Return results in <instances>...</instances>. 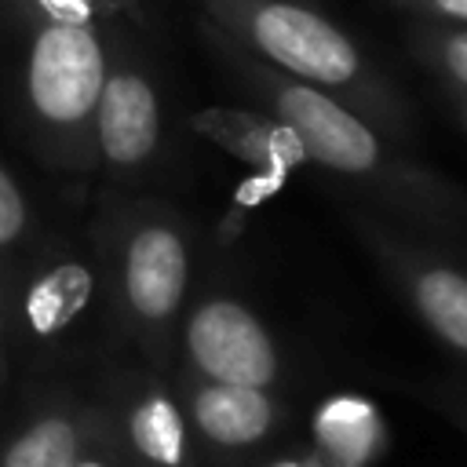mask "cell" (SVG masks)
I'll return each mask as SVG.
<instances>
[{"mask_svg": "<svg viewBox=\"0 0 467 467\" xmlns=\"http://www.w3.org/2000/svg\"><path fill=\"white\" fill-rule=\"evenodd\" d=\"M208 36L215 40L219 58L244 80L263 109L299 139L306 164H317L328 175L343 179L368 201L372 212L394 219L412 234L467 241V193L456 182L412 161L394 146L390 135H383L368 117H361L336 95L263 66L212 29Z\"/></svg>", "mask_w": 467, "mask_h": 467, "instance_id": "obj_1", "label": "cell"}, {"mask_svg": "<svg viewBox=\"0 0 467 467\" xmlns=\"http://www.w3.org/2000/svg\"><path fill=\"white\" fill-rule=\"evenodd\" d=\"M106 285L113 332L161 376L175 368V336L193 292L197 230L153 197L106 193L88 234Z\"/></svg>", "mask_w": 467, "mask_h": 467, "instance_id": "obj_2", "label": "cell"}, {"mask_svg": "<svg viewBox=\"0 0 467 467\" xmlns=\"http://www.w3.org/2000/svg\"><path fill=\"white\" fill-rule=\"evenodd\" d=\"M208 29L263 66L336 95L383 135H409V109L394 88L368 69L358 44L321 11L296 0H201Z\"/></svg>", "mask_w": 467, "mask_h": 467, "instance_id": "obj_3", "label": "cell"}, {"mask_svg": "<svg viewBox=\"0 0 467 467\" xmlns=\"http://www.w3.org/2000/svg\"><path fill=\"white\" fill-rule=\"evenodd\" d=\"M109 40L99 26L26 29L15 73L18 124L44 164L66 175H95L91 124L109 69Z\"/></svg>", "mask_w": 467, "mask_h": 467, "instance_id": "obj_4", "label": "cell"}, {"mask_svg": "<svg viewBox=\"0 0 467 467\" xmlns=\"http://www.w3.org/2000/svg\"><path fill=\"white\" fill-rule=\"evenodd\" d=\"M15 361H44L106 314L102 266L91 241H44L7 266ZM109 321V317H106Z\"/></svg>", "mask_w": 467, "mask_h": 467, "instance_id": "obj_5", "label": "cell"}, {"mask_svg": "<svg viewBox=\"0 0 467 467\" xmlns=\"http://www.w3.org/2000/svg\"><path fill=\"white\" fill-rule=\"evenodd\" d=\"M347 226L434 339L467 361V266L365 204L347 208Z\"/></svg>", "mask_w": 467, "mask_h": 467, "instance_id": "obj_6", "label": "cell"}, {"mask_svg": "<svg viewBox=\"0 0 467 467\" xmlns=\"http://www.w3.org/2000/svg\"><path fill=\"white\" fill-rule=\"evenodd\" d=\"M175 368L197 379L263 390L285 379L270 325L230 288H204L186 303L175 336Z\"/></svg>", "mask_w": 467, "mask_h": 467, "instance_id": "obj_7", "label": "cell"}, {"mask_svg": "<svg viewBox=\"0 0 467 467\" xmlns=\"http://www.w3.org/2000/svg\"><path fill=\"white\" fill-rule=\"evenodd\" d=\"M95 398L128 467H204L186 412L171 390V376L139 361L117 368Z\"/></svg>", "mask_w": 467, "mask_h": 467, "instance_id": "obj_8", "label": "cell"}, {"mask_svg": "<svg viewBox=\"0 0 467 467\" xmlns=\"http://www.w3.org/2000/svg\"><path fill=\"white\" fill-rule=\"evenodd\" d=\"M164 146V109L153 77L128 51L109 55L91 124L95 171L117 186L146 179Z\"/></svg>", "mask_w": 467, "mask_h": 467, "instance_id": "obj_9", "label": "cell"}, {"mask_svg": "<svg viewBox=\"0 0 467 467\" xmlns=\"http://www.w3.org/2000/svg\"><path fill=\"white\" fill-rule=\"evenodd\" d=\"M171 390L186 412L193 441L201 456L237 460L266 441L285 423V405L274 390L263 387H234L197 379L190 372H171Z\"/></svg>", "mask_w": 467, "mask_h": 467, "instance_id": "obj_10", "label": "cell"}, {"mask_svg": "<svg viewBox=\"0 0 467 467\" xmlns=\"http://www.w3.org/2000/svg\"><path fill=\"white\" fill-rule=\"evenodd\" d=\"M99 398L40 387L0 427V467H77L99 427Z\"/></svg>", "mask_w": 467, "mask_h": 467, "instance_id": "obj_11", "label": "cell"}, {"mask_svg": "<svg viewBox=\"0 0 467 467\" xmlns=\"http://www.w3.org/2000/svg\"><path fill=\"white\" fill-rule=\"evenodd\" d=\"M190 128L219 146L223 153H230L234 161H241L244 168H252L255 175H270V179H285L296 168L306 164V153L299 146V139L266 109H241V106H208L190 113Z\"/></svg>", "mask_w": 467, "mask_h": 467, "instance_id": "obj_12", "label": "cell"}, {"mask_svg": "<svg viewBox=\"0 0 467 467\" xmlns=\"http://www.w3.org/2000/svg\"><path fill=\"white\" fill-rule=\"evenodd\" d=\"M314 452L328 467H365L383 445L379 412L358 398H332L314 416Z\"/></svg>", "mask_w": 467, "mask_h": 467, "instance_id": "obj_13", "label": "cell"}, {"mask_svg": "<svg viewBox=\"0 0 467 467\" xmlns=\"http://www.w3.org/2000/svg\"><path fill=\"white\" fill-rule=\"evenodd\" d=\"M135 0H0V18L33 29V26H106L120 15H131Z\"/></svg>", "mask_w": 467, "mask_h": 467, "instance_id": "obj_14", "label": "cell"}, {"mask_svg": "<svg viewBox=\"0 0 467 467\" xmlns=\"http://www.w3.org/2000/svg\"><path fill=\"white\" fill-rule=\"evenodd\" d=\"M40 244L36 234V212L18 182V175L0 161V266H11L15 259H26Z\"/></svg>", "mask_w": 467, "mask_h": 467, "instance_id": "obj_15", "label": "cell"}, {"mask_svg": "<svg viewBox=\"0 0 467 467\" xmlns=\"http://www.w3.org/2000/svg\"><path fill=\"white\" fill-rule=\"evenodd\" d=\"M423 55L434 62V69H438L449 84H456V88L467 95V26L431 33V36L423 40Z\"/></svg>", "mask_w": 467, "mask_h": 467, "instance_id": "obj_16", "label": "cell"}, {"mask_svg": "<svg viewBox=\"0 0 467 467\" xmlns=\"http://www.w3.org/2000/svg\"><path fill=\"white\" fill-rule=\"evenodd\" d=\"M416 394L438 416H445L456 431L467 434V387H460V383H423V387H416Z\"/></svg>", "mask_w": 467, "mask_h": 467, "instance_id": "obj_17", "label": "cell"}, {"mask_svg": "<svg viewBox=\"0 0 467 467\" xmlns=\"http://www.w3.org/2000/svg\"><path fill=\"white\" fill-rule=\"evenodd\" d=\"M99 412H102V405H99ZM77 467H128L124 452L117 449V441H113V434H109V427H106V416H99V427H95L91 441L84 445Z\"/></svg>", "mask_w": 467, "mask_h": 467, "instance_id": "obj_18", "label": "cell"}, {"mask_svg": "<svg viewBox=\"0 0 467 467\" xmlns=\"http://www.w3.org/2000/svg\"><path fill=\"white\" fill-rule=\"evenodd\" d=\"M15 372V350H11V303H7V266H0V394L7 390Z\"/></svg>", "mask_w": 467, "mask_h": 467, "instance_id": "obj_19", "label": "cell"}, {"mask_svg": "<svg viewBox=\"0 0 467 467\" xmlns=\"http://www.w3.org/2000/svg\"><path fill=\"white\" fill-rule=\"evenodd\" d=\"M423 7L441 15V18H449V22L467 26V0H423Z\"/></svg>", "mask_w": 467, "mask_h": 467, "instance_id": "obj_20", "label": "cell"}, {"mask_svg": "<svg viewBox=\"0 0 467 467\" xmlns=\"http://www.w3.org/2000/svg\"><path fill=\"white\" fill-rule=\"evenodd\" d=\"M266 467H328L314 449H303V452H288V456H277L270 460Z\"/></svg>", "mask_w": 467, "mask_h": 467, "instance_id": "obj_21", "label": "cell"}, {"mask_svg": "<svg viewBox=\"0 0 467 467\" xmlns=\"http://www.w3.org/2000/svg\"><path fill=\"white\" fill-rule=\"evenodd\" d=\"M460 117H463V124H467V95L460 99Z\"/></svg>", "mask_w": 467, "mask_h": 467, "instance_id": "obj_22", "label": "cell"}]
</instances>
